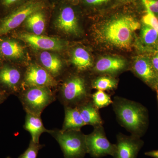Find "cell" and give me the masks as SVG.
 I'll list each match as a JSON object with an SVG mask.
<instances>
[{
	"instance_id": "obj_13",
	"label": "cell",
	"mask_w": 158,
	"mask_h": 158,
	"mask_svg": "<svg viewBox=\"0 0 158 158\" xmlns=\"http://www.w3.org/2000/svg\"><path fill=\"white\" fill-rule=\"evenodd\" d=\"M132 69L137 76L155 88L156 73L153 67L151 60L146 57H137L134 61Z\"/></svg>"
},
{
	"instance_id": "obj_10",
	"label": "cell",
	"mask_w": 158,
	"mask_h": 158,
	"mask_svg": "<svg viewBox=\"0 0 158 158\" xmlns=\"http://www.w3.org/2000/svg\"><path fill=\"white\" fill-rule=\"evenodd\" d=\"M18 37L34 48L45 51H60L64 48L62 40L54 37L23 33L18 34Z\"/></svg>"
},
{
	"instance_id": "obj_3",
	"label": "cell",
	"mask_w": 158,
	"mask_h": 158,
	"mask_svg": "<svg viewBox=\"0 0 158 158\" xmlns=\"http://www.w3.org/2000/svg\"><path fill=\"white\" fill-rule=\"evenodd\" d=\"M91 95L85 78L74 75L62 84L59 98L64 107H77L90 101Z\"/></svg>"
},
{
	"instance_id": "obj_27",
	"label": "cell",
	"mask_w": 158,
	"mask_h": 158,
	"mask_svg": "<svg viewBox=\"0 0 158 158\" xmlns=\"http://www.w3.org/2000/svg\"><path fill=\"white\" fill-rule=\"evenodd\" d=\"M142 2L148 11L158 16V0H142Z\"/></svg>"
},
{
	"instance_id": "obj_11",
	"label": "cell",
	"mask_w": 158,
	"mask_h": 158,
	"mask_svg": "<svg viewBox=\"0 0 158 158\" xmlns=\"http://www.w3.org/2000/svg\"><path fill=\"white\" fill-rule=\"evenodd\" d=\"M22 79L21 72L17 68L9 65L0 68V86L8 95L19 91Z\"/></svg>"
},
{
	"instance_id": "obj_28",
	"label": "cell",
	"mask_w": 158,
	"mask_h": 158,
	"mask_svg": "<svg viewBox=\"0 0 158 158\" xmlns=\"http://www.w3.org/2000/svg\"><path fill=\"white\" fill-rule=\"evenodd\" d=\"M85 2L90 5H97L106 2L110 0H85Z\"/></svg>"
},
{
	"instance_id": "obj_31",
	"label": "cell",
	"mask_w": 158,
	"mask_h": 158,
	"mask_svg": "<svg viewBox=\"0 0 158 158\" xmlns=\"http://www.w3.org/2000/svg\"><path fill=\"white\" fill-rule=\"evenodd\" d=\"M145 155L151 157L158 158V150L147 152L145 153Z\"/></svg>"
},
{
	"instance_id": "obj_2",
	"label": "cell",
	"mask_w": 158,
	"mask_h": 158,
	"mask_svg": "<svg viewBox=\"0 0 158 158\" xmlns=\"http://www.w3.org/2000/svg\"><path fill=\"white\" fill-rule=\"evenodd\" d=\"M141 24L134 18L123 15L110 20L103 27L102 34L108 43L121 48H129L135 31Z\"/></svg>"
},
{
	"instance_id": "obj_33",
	"label": "cell",
	"mask_w": 158,
	"mask_h": 158,
	"mask_svg": "<svg viewBox=\"0 0 158 158\" xmlns=\"http://www.w3.org/2000/svg\"><path fill=\"white\" fill-rule=\"evenodd\" d=\"M155 89L158 90V73H156V86Z\"/></svg>"
},
{
	"instance_id": "obj_15",
	"label": "cell",
	"mask_w": 158,
	"mask_h": 158,
	"mask_svg": "<svg viewBox=\"0 0 158 158\" xmlns=\"http://www.w3.org/2000/svg\"><path fill=\"white\" fill-rule=\"evenodd\" d=\"M24 128L31 134V140L39 143V139L43 133H49L50 130L47 129L44 126L40 116L27 113Z\"/></svg>"
},
{
	"instance_id": "obj_7",
	"label": "cell",
	"mask_w": 158,
	"mask_h": 158,
	"mask_svg": "<svg viewBox=\"0 0 158 158\" xmlns=\"http://www.w3.org/2000/svg\"><path fill=\"white\" fill-rule=\"evenodd\" d=\"M92 132L86 135L87 153L94 158H101L107 156H113L116 144L108 140L102 125L94 127Z\"/></svg>"
},
{
	"instance_id": "obj_22",
	"label": "cell",
	"mask_w": 158,
	"mask_h": 158,
	"mask_svg": "<svg viewBox=\"0 0 158 158\" xmlns=\"http://www.w3.org/2000/svg\"><path fill=\"white\" fill-rule=\"evenodd\" d=\"M117 85L118 81L115 78L106 74L97 77L91 83L92 88L104 91L115 90Z\"/></svg>"
},
{
	"instance_id": "obj_19",
	"label": "cell",
	"mask_w": 158,
	"mask_h": 158,
	"mask_svg": "<svg viewBox=\"0 0 158 158\" xmlns=\"http://www.w3.org/2000/svg\"><path fill=\"white\" fill-rule=\"evenodd\" d=\"M0 53L6 58L17 59L23 56L24 52L22 46L16 41L10 40H1Z\"/></svg>"
},
{
	"instance_id": "obj_36",
	"label": "cell",
	"mask_w": 158,
	"mask_h": 158,
	"mask_svg": "<svg viewBox=\"0 0 158 158\" xmlns=\"http://www.w3.org/2000/svg\"><path fill=\"white\" fill-rule=\"evenodd\" d=\"M71 1H77V0H71Z\"/></svg>"
},
{
	"instance_id": "obj_12",
	"label": "cell",
	"mask_w": 158,
	"mask_h": 158,
	"mask_svg": "<svg viewBox=\"0 0 158 158\" xmlns=\"http://www.w3.org/2000/svg\"><path fill=\"white\" fill-rule=\"evenodd\" d=\"M56 26L58 30L65 34L77 35L80 32L75 12L70 7L62 9L56 20Z\"/></svg>"
},
{
	"instance_id": "obj_5",
	"label": "cell",
	"mask_w": 158,
	"mask_h": 158,
	"mask_svg": "<svg viewBox=\"0 0 158 158\" xmlns=\"http://www.w3.org/2000/svg\"><path fill=\"white\" fill-rule=\"evenodd\" d=\"M19 98L24 110L40 116L48 106L56 100V97L49 87L27 88L19 94Z\"/></svg>"
},
{
	"instance_id": "obj_23",
	"label": "cell",
	"mask_w": 158,
	"mask_h": 158,
	"mask_svg": "<svg viewBox=\"0 0 158 158\" xmlns=\"http://www.w3.org/2000/svg\"><path fill=\"white\" fill-rule=\"evenodd\" d=\"M141 38L142 42L148 46L155 47L158 44V34L152 27L143 24L141 27Z\"/></svg>"
},
{
	"instance_id": "obj_8",
	"label": "cell",
	"mask_w": 158,
	"mask_h": 158,
	"mask_svg": "<svg viewBox=\"0 0 158 158\" xmlns=\"http://www.w3.org/2000/svg\"><path fill=\"white\" fill-rule=\"evenodd\" d=\"M23 85L27 88L31 87H55L57 83L55 78L45 69L36 64H32L27 69Z\"/></svg>"
},
{
	"instance_id": "obj_26",
	"label": "cell",
	"mask_w": 158,
	"mask_h": 158,
	"mask_svg": "<svg viewBox=\"0 0 158 158\" xmlns=\"http://www.w3.org/2000/svg\"><path fill=\"white\" fill-rule=\"evenodd\" d=\"M142 21L144 24L151 27L158 34V19L152 12L147 10L146 14L142 17Z\"/></svg>"
},
{
	"instance_id": "obj_35",
	"label": "cell",
	"mask_w": 158,
	"mask_h": 158,
	"mask_svg": "<svg viewBox=\"0 0 158 158\" xmlns=\"http://www.w3.org/2000/svg\"><path fill=\"white\" fill-rule=\"evenodd\" d=\"M1 56H2V55L0 53V61H1Z\"/></svg>"
},
{
	"instance_id": "obj_32",
	"label": "cell",
	"mask_w": 158,
	"mask_h": 158,
	"mask_svg": "<svg viewBox=\"0 0 158 158\" xmlns=\"http://www.w3.org/2000/svg\"><path fill=\"white\" fill-rule=\"evenodd\" d=\"M8 95L0 90V105L7 99Z\"/></svg>"
},
{
	"instance_id": "obj_9",
	"label": "cell",
	"mask_w": 158,
	"mask_h": 158,
	"mask_svg": "<svg viewBox=\"0 0 158 158\" xmlns=\"http://www.w3.org/2000/svg\"><path fill=\"white\" fill-rule=\"evenodd\" d=\"M116 150L113 158H137L143 146L140 137L127 136L119 133L116 135Z\"/></svg>"
},
{
	"instance_id": "obj_37",
	"label": "cell",
	"mask_w": 158,
	"mask_h": 158,
	"mask_svg": "<svg viewBox=\"0 0 158 158\" xmlns=\"http://www.w3.org/2000/svg\"><path fill=\"white\" fill-rule=\"evenodd\" d=\"M122 1H127V0H122Z\"/></svg>"
},
{
	"instance_id": "obj_6",
	"label": "cell",
	"mask_w": 158,
	"mask_h": 158,
	"mask_svg": "<svg viewBox=\"0 0 158 158\" xmlns=\"http://www.w3.org/2000/svg\"><path fill=\"white\" fill-rule=\"evenodd\" d=\"M43 7L40 0H30L12 11L0 22V37L17 28L31 14Z\"/></svg>"
},
{
	"instance_id": "obj_1",
	"label": "cell",
	"mask_w": 158,
	"mask_h": 158,
	"mask_svg": "<svg viewBox=\"0 0 158 158\" xmlns=\"http://www.w3.org/2000/svg\"><path fill=\"white\" fill-rule=\"evenodd\" d=\"M119 124L131 135L141 137L148 123L146 109L137 102L116 96L112 104Z\"/></svg>"
},
{
	"instance_id": "obj_34",
	"label": "cell",
	"mask_w": 158,
	"mask_h": 158,
	"mask_svg": "<svg viewBox=\"0 0 158 158\" xmlns=\"http://www.w3.org/2000/svg\"><path fill=\"white\" fill-rule=\"evenodd\" d=\"M156 91L157 97V99L158 101V89H156Z\"/></svg>"
},
{
	"instance_id": "obj_24",
	"label": "cell",
	"mask_w": 158,
	"mask_h": 158,
	"mask_svg": "<svg viewBox=\"0 0 158 158\" xmlns=\"http://www.w3.org/2000/svg\"><path fill=\"white\" fill-rule=\"evenodd\" d=\"M91 101L98 110L106 107L113 103L110 95L104 91L101 90H98L92 94Z\"/></svg>"
},
{
	"instance_id": "obj_21",
	"label": "cell",
	"mask_w": 158,
	"mask_h": 158,
	"mask_svg": "<svg viewBox=\"0 0 158 158\" xmlns=\"http://www.w3.org/2000/svg\"><path fill=\"white\" fill-rule=\"evenodd\" d=\"M25 22L27 28L32 32V34L40 35L44 31L45 16L42 10L32 13Z\"/></svg>"
},
{
	"instance_id": "obj_30",
	"label": "cell",
	"mask_w": 158,
	"mask_h": 158,
	"mask_svg": "<svg viewBox=\"0 0 158 158\" xmlns=\"http://www.w3.org/2000/svg\"><path fill=\"white\" fill-rule=\"evenodd\" d=\"M19 0H2V4L4 6L9 7L14 5Z\"/></svg>"
},
{
	"instance_id": "obj_20",
	"label": "cell",
	"mask_w": 158,
	"mask_h": 158,
	"mask_svg": "<svg viewBox=\"0 0 158 158\" xmlns=\"http://www.w3.org/2000/svg\"><path fill=\"white\" fill-rule=\"evenodd\" d=\"M71 62L75 67L81 71L87 70L93 66L90 54L82 48H77L74 50L73 53Z\"/></svg>"
},
{
	"instance_id": "obj_14",
	"label": "cell",
	"mask_w": 158,
	"mask_h": 158,
	"mask_svg": "<svg viewBox=\"0 0 158 158\" xmlns=\"http://www.w3.org/2000/svg\"><path fill=\"white\" fill-rule=\"evenodd\" d=\"M126 62L121 58L107 56L102 57L96 62L93 69L98 73L113 76L124 70Z\"/></svg>"
},
{
	"instance_id": "obj_18",
	"label": "cell",
	"mask_w": 158,
	"mask_h": 158,
	"mask_svg": "<svg viewBox=\"0 0 158 158\" xmlns=\"http://www.w3.org/2000/svg\"><path fill=\"white\" fill-rule=\"evenodd\" d=\"M40 59L44 68L54 78L61 73L63 67L62 62L56 55L44 51L40 53Z\"/></svg>"
},
{
	"instance_id": "obj_17",
	"label": "cell",
	"mask_w": 158,
	"mask_h": 158,
	"mask_svg": "<svg viewBox=\"0 0 158 158\" xmlns=\"http://www.w3.org/2000/svg\"><path fill=\"white\" fill-rule=\"evenodd\" d=\"M65 118L62 130H81L86 125L77 107H64Z\"/></svg>"
},
{
	"instance_id": "obj_25",
	"label": "cell",
	"mask_w": 158,
	"mask_h": 158,
	"mask_svg": "<svg viewBox=\"0 0 158 158\" xmlns=\"http://www.w3.org/2000/svg\"><path fill=\"white\" fill-rule=\"evenodd\" d=\"M44 146V145L35 143L31 140L28 147L18 158H37L40 150Z\"/></svg>"
},
{
	"instance_id": "obj_4",
	"label": "cell",
	"mask_w": 158,
	"mask_h": 158,
	"mask_svg": "<svg viewBox=\"0 0 158 158\" xmlns=\"http://www.w3.org/2000/svg\"><path fill=\"white\" fill-rule=\"evenodd\" d=\"M49 134L59 143L64 158H83L87 154L86 135L81 130H51Z\"/></svg>"
},
{
	"instance_id": "obj_29",
	"label": "cell",
	"mask_w": 158,
	"mask_h": 158,
	"mask_svg": "<svg viewBox=\"0 0 158 158\" xmlns=\"http://www.w3.org/2000/svg\"><path fill=\"white\" fill-rule=\"evenodd\" d=\"M151 60L153 67L157 73H158V54L153 57L152 59Z\"/></svg>"
},
{
	"instance_id": "obj_16",
	"label": "cell",
	"mask_w": 158,
	"mask_h": 158,
	"mask_svg": "<svg viewBox=\"0 0 158 158\" xmlns=\"http://www.w3.org/2000/svg\"><path fill=\"white\" fill-rule=\"evenodd\" d=\"M85 124L94 127L103 125V122L99 110L95 106L91 99L77 107Z\"/></svg>"
}]
</instances>
